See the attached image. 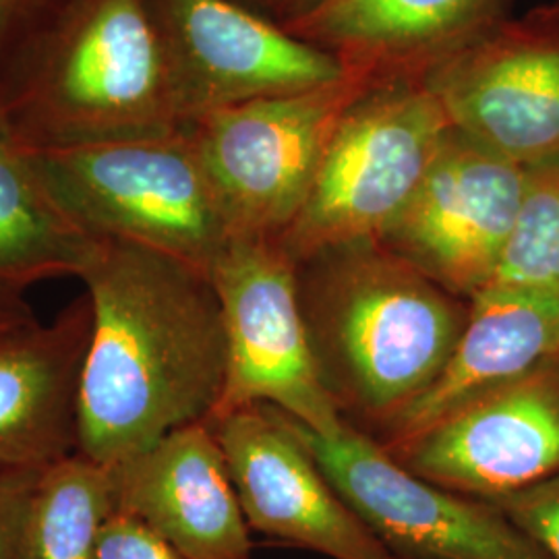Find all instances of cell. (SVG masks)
<instances>
[{"label":"cell","mask_w":559,"mask_h":559,"mask_svg":"<svg viewBox=\"0 0 559 559\" xmlns=\"http://www.w3.org/2000/svg\"><path fill=\"white\" fill-rule=\"evenodd\" d=\"M249 528L330 559H396L346 506L278 408L210 420Z\"/></svg>","instance_id":"4fadbf2b"},{"label":"cell","mask_w":559,"mask_h":559,"mask_svg":"<svg viewBox=\"0 0 559 559\" xmlns=\"http://www.w3.org/2000/svg\"><path fill=\"white\" fill-rule=\"evenodd\" d=\"M110 477L115 512L140 520L182 558H251V528L210 420L168 433Z\"/></svg>","instance_id":"5bb4252c"},{"label":"cell","mask_w":559,"mask_h":559,"mask_svg":"<svg viewBox=\"0 0 559 559\" xmlns=\"http://www.w3.org/2000/svg\"><path fill=\"white\" fill-rule=\"evenodd\" d=\"M80 278L94 323L78 452L112 468L214 415L226 381L221 299L207 272L127 240L96 239Z\"/></svg>","instance_id":"6da1fadb"},{"label":"cell","mask_w":559,"mask_h":559,"mask_svg":"<svg viewBox=\"0 0 559 559\" xmlns=\"http://www.w3.org/2000/svg\"><path fill=\"white\" fill-rule=\"evenodd\" d=\"M378 85L348 71L321 87L222 108L187 124L233 237L278 239L307 200L340 122Z\"/></svg>","instance_id":"8992f818"},{"label":"cell","mask_w":559,"mask_h":559,"mask_svg":"<svg viewBox=\"0 0 559 559\" xmlns=\"http://www.w3.org/2000/svg\"><path fill=\"white\" fill-rule=\"evenodd\" d=\"M34 321H38L34 309L21 297V290L0 288V334L20 330Z\"/></svg>","instance_id":"d4e9b609"},{"label":"cell","mask_w":559,"mask_h":559,"mask_svg":"<svg viewBox=\"0 0 559 559\" xmlns=\"http://www.w3.org/2000/svg\"><path fill=\"white\" fill-rule=\"evenodd\" d=\"M549 559H551V558H549Z\"/></svg>","instance_id":"484cf974"},{"label":"cell","mask_w":559,"mask_h":559,"mask_svg":"<svg viewBox=\"0 0 559 559\" xmlns=\"http://www.w3.org/2000/svg\"><path fill=\"white\" fill-rule=\"evenodd\" d=\"M388 452L423 479L475 500H498L556 477L559 359L464 402Z\"/></svg>","instance_id":"8fae6325"},{"label":"cell","mask_w":559,"mask_h":559,"mask_svg":"<svg viewBox=\"0 0 559 559\" xmlns=\"http://www.w3.org/2000/svg\"><path fill=\"white\" fill-rule=\"evenodd\" d=\"M78 0H0V110Z\"/></svg>","instance_id":"44dd1931"},{"label":"cell","mask_w":559,"mask_h":559,"mask_svg":"<svg viewBox=\"0 0 559 559\" xmlns=\"http://www.w3.org/2000/svg\"><path fill=\"white\" fill-rule=\"evenodd\" d=\"M226 334V381L210 420L267 404L302 427L334 436L344 427L307 338L297 263L278 239L233 237L210 270Z\"/></svg>","instance_id":"52a82bcc"},{"label":"cell","mask_w":559,"mask_h":559,"mask_svg":"<svg viewBox=\"0 0 559 559\" xmlns=\"http://www.w3.org/2000/svg\"><path fill=\"white\" fill-rule=\"evenodd\" d=\"M491 284L559 293V158L526 168L516 226Z\"/></svg>","instance_id":"ffe728a7"},{"label":"cell","mask_w":559,"mask_h":559,"mask_svg":"<svg viewBox=\"0 0 559 559\" xmlns=\"http://www.w3.org/2000/svg\"><path fill=\"white\" fill-rule=\"evenodd\" d=\"M526 168L450 129L415 195L378 242L443 290L491 284L516 226Z\"/></svg>","instance_id":"30bf717a"},{"label":"cell","mask_w":559,"mask_h":559,"mask_svg":"<svg viewBox=\"0 0 559 559\" xmlns=\"http://www.w3.org/2000/svg\"><path fill=\"white\" fill-rule=\"evenodd\" d=\"M556 359L559 293L489 284L468 300V320L440 376L381 427V445L413 440L464 402Z\"/></svg>","instance_id":"e0dca14e"},{"label":"cell","mask_w":559,"mask_h":559,"mask_svg":"<svg viewBox=\"0 0 559 559\" xmlns=\"http://www.w3.org/2000/svg\"><path fill=\"white\" fill-rule=\"evenodd\" d=\"M307 338L340 413L380 427L440 376L468 320L443 290L376 239L297 265Z\"/></svg>","instance_id":"7a4b0ae2"},{"label":"cell","mask_w":559,"mask_h":559,"mask_svg":"<svg viewBox=\"0 0 559 559\" xmlns=\"http://www.w3.org/2000/svg\"><path fill=\"white\" fill-rule=\"evenodd\" d=\"M166 41L150 0H78L0 110L25 152L179 133Z\"/></svg>","instance_id":"3957f363"},{"label":"cell","mask_w":559,"mask_h":559,"mask_svg":"<svg viewBox=\"0 0 559 559\" xmlns=\"http://www.w3.org/2000/svg\"><path fill=\"white\" fill-rule=\"evenodd\" d=\"M489 503L549 558L559 559V475Z\"/></svg>","instance_id":"7402d4cb"},{"label":"cell","mask_w":559,"mask_h":559,"mask_svg":"<svg viewBox=\"0 0 559 559\" xmlns=\"http://www.w3.org/2000/svg\"><path fill=\"white\" fill-rule=\"evenodd\" d=\"M92 300L59 318L0 334V468L41 473L78 454L80 390L92 336Z\"/></svg>","instance_id":"9a60e30c"},{"label":"cell","mask_w":559,"mask_h":559,"mask_svg":"<svg viewBox=\"0 0 559 559\" xmlns=\"http://www.w3.org/2000/svg\"><path fill=\"white\" fill-rule=\"evenodd\" d=\"M423 83L454 129L524 168L559 158V2L498 20Z\"/></svg>","instance_id":"9c48e42d"},{"label":"cell","mask_w":559,"mask_h":559,"mask_svg":"<svg viewBox=\"0 0 559 559\" xmlns=\"http://www.w3.org/2000/svg\"><path fill=\"white\" fill-rule=\"evenodd\" d=\"M500 20V0H311L282 27L381 83L423 80Z\"/></svg>","instance_id":"2e32d148"},{"label":"cell","mask_w":559,"mask_h":559,"mask_svg":"<svg viewBox=\"0 0 559 559\" xmlns=\"http://www.w3.org/2000/svg\"><path fill=\"white\" fill-rule=\"evenodd\" d=\"M286 420L340 498L394 558L549 559L496 506L423 479L353 425L320 436Z\"/></svg>","instance_id":"ba28073f"},{"label":"cell","mask_w":559,"mask_h":559,"mask_svg":"<svg viewBox=\"0 0 559 559\" xmlns=\"http://www.w3.org/2000/svg\"><path fill=\"white\" fill-rule=\"evenodd\" d=\"M96 559H185L140 520L112 512L102 524Z\"/></svg>","instance_id":"603a6c76"},{"label":"cell","mask_w":559,"mask_h":559,"mask_svg":"<svg viewBox=\"0 0 559 559\" xmlns=\"http://www.w3.org/2000/svg\"><path fill=\"white\" fill-rule=\"evenodd\" d=\"M166 41L185 124L247 102L346 78L334 55L233 0H150Z\"/></svg>","instance_id":"7c38bea8"},{"label":"cell","mask_w":559,"mask_h":559,"mask_svg":"<svg viewBox=\"0 0 559 559\" xmlns=\"http://www.w3.org/2000/svg\"><path fill=\"white\" fill-rule=\"evenodd\" d=\"M112 512L110 468L78 452L38 475L15 559H96L102 524Z\"/></svg>","instance_id":"d6986e66"},{"label":"cell","mask_w":559,"mask_h":559,"mask_svg":"<svg viewBox=\"0 0 559 559\" xmlns=\"http://www.w3.org/2000/svg\"><path fill=\"white\" fill-rule=\"evenodd\" d=\"M38 475L0 468V559H15L21 522Z\"/></svg>","instance_id":"cb8c5ba5"},{"label":"cell","mask_w":559,"mask_h":559,"mask_svg":"<svg viewBox=\"0 0 559 559\" xmlns=\"http://www.w3.org/2000/svg\"><path fill=\"white\" fill-rule=\"evenodd\" d=\"M450 129L423 80L390 81L362 96L278 237L290 260L299 265L340 245L378 239L415 195Z\"/></svg>","instance_id":"5b68a950"},{"label":"cell","mask_w":559,"mask_h":559,"mask_svg":"<svg viewBox=\"0 0 559 559\" xmlns=\"http://www.w3.org/2000/svg\"><path fill=\"white\" fill-rule=\"evenodd\" d=\"M41 187L92 239L138 242L210 274L233 230L187 127L164 138L27 152Z\"/></svg>","instance_id":"277c9868"},{"label":"cell","mask_w":559,"mask_h":559,"mask_svg":"<svg viewBox=\"0 0 559 559\" xmlns=\"http://www.w3.org/2000/svg\"><path fill=\"white\" fill-rule=\"evenodd\" d=\"M94 242L50 200L27 152L0 131V288L80 278Z\"/></svg>","instance_id":"ac0fdd59"}]
</instances>
